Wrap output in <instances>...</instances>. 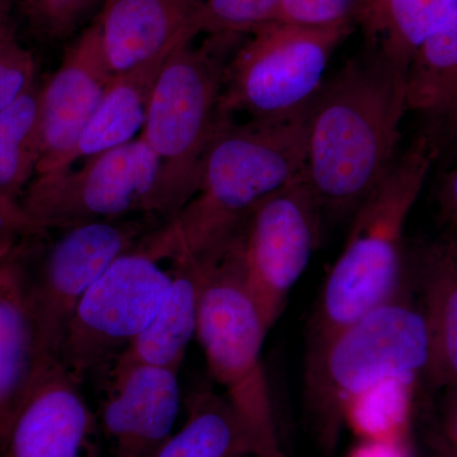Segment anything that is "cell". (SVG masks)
<instances>
[{
    "mask_svg": "<svg viewBox=\"0 0 457 457\" xmlns=\"http://www.w3.org/2000/svg\"><path fill=\"white\" fill-rule=\"evenodd\" d=\"M407 71L372 46L324 83L306 129V183L324 218L351 219L396 161Z\"/></svg>",
    "mask_w": 457,
    "mask_h": 457,
    "instance_id": "1",
    "label": "cell"
},
{
    "mask_svg": "<svg viewBox=\"0 0 457 457\" xmlns=\"http://www.w3.org/2000/svg\"><path fill=\"white\" fill-rule=\"evenodd\" d=\"M311 104L278 119L237 123L221 117L196 195L144 239L147 251L173 263L228 245L266 198L305 173Z\"/></svg>",
    "mask_w": 457,
    "mask_h": 457,
    "instance_id": "2",
    "label": "cell"
},
{
    "mask_svg": "<svg viewBox=\"0 0 457 457\" xmlns=\"http://www.w3.org/2000/svg\"><path fill=\"white\" fill-rule=\"evenodd\" d=\"M429 337L420 306L398 296L308 345L303 396L320 440L333 446L351 409L390 385L427 378Z\"/></svg>",
    "mask_w": 457,
    "mask_h": 457,
    "instance_id": "3",
    "label": "cell"
},
{
    "mask_svg": "<svg viewBox=\"0 0 457 457\" xmlns=\"http://www.w3.org/2000/svg\"><path fill=\"white\" fill-rule=\"evenodd\" d=\"M431 150L417 137L351 218L345 248L321 288L308 345L380 308L404 282V231L429 170Z\"/></svg>",
    "mask_w": 457,
    "mask_h": 457,
    "instance_id": "4",
    "label": "cell"
},
{
    "mask_svg": "<svg viewBox=\"0 0 457 457\" xmlns=\"http://www.w3.org/2000/svg\"><path fill=\"white\" fill-rule=\"evenodd\" d=\"M198 260L204 262V273L196 337L210 372L251 429L262 453L284 457L262 361L270 328L243 281L234 239Z\"/></svg>",
    "mask_w": 457,
    "mask_h": 457,
    "instance_id": "5",
    "label": "cell"
},
{
    "mask_svg": "<svg viewBox=\"0 0 457 457\" xmlns=\"http://www.w3.org/2000/svg\"><path fill=\"white\" fill-rule=\"evenodd\" d=\"M228 38L200 47L183 45L165 59L156 78L140 137L161 162V186L168 220L200 186L207 147L220 122L224 49ZM167 220V221H168Z\"/></svg>",
    "mask_w": 457,
    "mask_h": 457,
    "instance_id": "6",
    "label": "cell"
},
{
    "mask_svg": "<svg viewBox=\"0 0 457 457\" xmlns=\"http://www.w3.org/2000/svg\"><path fill=\"white\" fill-rule=\"evenodd\" d=\"M163 222L156 216L135 215L47 230L55 237L38 260L18 243L40 370L60 361L74 312L90 286Z\"/></svg>",
    "mask_w": 457,
    "mask_h": 457,
    "instance_id": "7",
    "label": "cell"
},
{
    "mask_svg": "<svg viewBox=\"0 0 457 457\" xmlns=\"http://www.w3.org/2000/svg\"><path fill=\"white\" fill-rule=\"evenodd\" d=\"M20 207L23 237L126 216L168 220L161 162L141 137L90 156L79 170L35 177Z\"/></svg>",
    "mask_w": 457,
    "mask_h": 457,
    "instance_id": "8",
    "label": "cell"
},
{
    "mask_svg": "<svg viewBox=\"0 0 457 457\" xmlns=\"http://www.w3.org/2000/svg\"><path fill=\"white\" fill-rule=\"evenodd\" d=\"M353 25L312 29L270 23L237 50L225 69L220 116L278 119L303 110L323 87L330 57Z\"/></svg>",
    "mask_w": 457,
    "mask_h": 457,
    "instance_id": "9",
    "label": "cell"
},
{
    "mask_svg": "<svg viewBox=\"0 0 457 457\" xmlns=\"http://www.w3.org/2000/svg\"><path fill=\"white\" fill-rule=\"evenodd\" d=\"M143 242L111 263L74 312L60 362L82 381L125 352L154 320L167 296L171 264L164 267L167 262Z\"/></svg>",
    "mask_w": 457,
    "mask_h": 457,
    "instance_id": "10",
    "label": "cell"
},
{
    "mask_svg": "<svg viewBox=\"0 0 457 457\" xmlns=\"http://www.w3.org/2000/svg\"><path fill=\"white\" fill-rule=\"evenodd\" d=\"M323 221L302 176L266 198L234 239L243 281L270 329L320 243Z\"/></svg>",
    "mask_w": 457,
    "mask_h": 457,
    "instance_id": "11",
    "label": "cell"
},
{
    "mask_svg": "<svg viewBox=\"0 0 457 457\" xmlns=\"http://www.w3.org/2000/svg\"><path fill=\"white\" fill-rule=\"evenodd\" d=\"M179 372L110 363L99 381L97 417L111 457H154L179 418Z\"/></svg>",
    "mask_w": 457,
    "mask_h": 457,
    "instance_id": "12",
    "label": "cell"
},
{
    "mask_svg": "<svg viewBox=\"0 0 457 457\" xmlns=\"http://www.w3.org/2000/svg\"><path fill=\"white\" fill-rule=\"evenodd\" d=\"M102 444L83 381L57 361L36 376L0 457H104Z\"/></svg>",
    "mask_w": 457,
    "mask_h": 457,
    "instance_id": "13",
    "label": "cell"
},
{
    "mask_svg": "<svg viewBox=\"0 0 457 457\" xmlns=\"http://www.w3.org/2000/svg\"><path fill=\"white\" fill-rule=\"evenodd\" d=\"M113 77L93 20L41 87L40 161L35 177L71 167L78 140Z\"/></svg>",
    "mask_w": 457,
    "mask_h": 457,
    "instance_id": "14",
    "label": "cell"
},
{
    "mask_svg": "<svg viewBox=\"0 0 457 457\" xmlns=\"http://www.w3.org/2000/svg\"><path fill=\"white\" fill-rule=\"evenodd\" d=\"M204 0H104L95 21L114 74L164 62L200 35Z\"/></svg>",
    "mask_w": 457,
    "mask_h": 457,
    "instance_id": "15",
    "label": "cell"
},
{
    "mask_svg": "<svg viewBox=\"0 0 457 457\" xmlns=\"http://www.w3.org/2000/svg\"><path fill=\"white\" fill-rule=\"evenodd\" d=\"M407 113L436 163L457 158V9L417 51L407 71Z\"/></svg>",
    "mask_w": 457,
    "mask_h": 457,
    "instance_id": "16",
    "label": "cell"
},
{
    "mask_svg": "<svg viewBox=\"0 0 457 457\" xmlns=\"http://www.w3.org/2000/svg\"><path fill=\"white\" fill-rule=\"evenodd\" d=\"M40 371L37 342L17 248L0 257V453Z\"/></svg>",
    "mask_w": 457,
    "mask_h": 457,
    "instance_id": "17",
    "label": "cell"
},
{
    "mask_svg": "<svg viewBox=\"0 0 457 457\" xmlns=\"http://www.w3.org/2000/svg\"><path fill=\"white\" fill-rule=\"evenodd\" d=\"M170 264V290L161 311L150 326L111 363L154 366L179 372L189 343L197 336L204 267L198 258Z\"/></svg>",
    "mask_w": 457,
    "mask_h": 457,
    "instance_id": "18",
    "label": "cell"
},
{
    "mask_svg": "<svg viewBox=\"0 0 457 457\" xmlns=\"http://www.w3.org/2000/svg\"><path fill=\"white\" fill-rule=\"evenodd\" d=\"M40 92L35 84L0 112V255L23 236L21 200L40 161Z\"/></svg>",
    "mask_w": 457,
    "mask_h": 457,
    "instance_id": "19",
    "label": "cell"
},
{
    "mask_svg": "<svg viewBox=\"0 0 457 457\" xmlns=\"http://www.w3.org/2000/svg\"><path fill=\"white\" fill-rule=\"evenodd\" d=\"M418 275L429 337L427 380L445 389L457 385V273L442 240L420 252Z\"/></svg>",
    "mask_w": 457,
    "mask_h": 457,
    "instance_id": "20",
    "label": "cell"
},
{
    "mask_svg": "<svg viewBox=\"0 0 457 457\" xmlns=\"http://www.w3.org/2000/svg\"><path fill=\"white\" fill-rule=\"evenodd\" d=\"M164 62L114 74L78 140L71 167L78 159H88L137 139L145 126L150 98Z\"/></svg>",
    "mask_w": 457,
    "mask_h": 457,
    "instance_id": "21",
    "label": "cell"
},
{
    "mask_svg": "<svg viewBox=\"0 0 457 457\" xmlns=\"http://www.w3.org/2000/svg\"><path fill=\"white\" fill-rule=\"evenodd\" d=\"M245 453L264 456L227 396L201 392L189 402L185 425L171 433L154 457H236Z\"/></svg>",
    "mask_w": 457,
    "mask_h": 457,
    "instance_id": "22",
    "label": "cell"
},
{
    "mask_svg": "<svg viewBox=\"0 0 457 457\" xmlns=\"http://www.w3.org/2000/svg\"><path fill=\"white\" fill-rule=\"evenodd\" d=\"M457 9V0H368L360 20L374 46L408 71L411 59Z\"/></svg>",
    "mask_w": 457,
    "mask_h": 457,
    "instance_id": "23",
    "label": "cell"
},
{
    "mask_svg": "<svg viewBox=\"0 0 457 457\" xmlns=\"http://www.w3.org/2000/svg\"><path fill=\"white\" fill-rule=\"evenodd\" d=\"M282 0H204L198 29L212 37H237L275 23Z\"/></svg>",
    "mask_w": 457,
    "mask_h": 457,
    "instance_id": "24",
    "label": "cell"
},
{
    "mask_svg": "<svg viewBox=\"0 0 457 457\" xmlns=\"http://www.w3.org/2000/svg\"><path fill=\"white\" fill-rule=\"evenodd\" d=\"M368 0H282L276 23L312 29L353 25Z\"/></svg>",
    "mask_w": 457,
    "mask_h": 457,
    "instance_id": "25",
    "label": "cell"
},
{
    "mask_svg": "<svg viewBox=\"0 0 457 457\" xmlns=\"http://www.w3.org/2000/svg\"><path fill=\"white\" fill-rule=\"evenodd\" d=\"M38 32L50 40H65L84 26L104 0H26Z\"/></svg>",
    "mask_w": 457,
    "mask_h": 457,
    "instance_id": "26",
    "label": "cell"
},
{
    "mask_svg": "<svg viewBox=\"0 0 457 457\" xmlns=\"http://www.w3.org/2000/svg\"><path fill=\"white\" fill-rule=\"evenodd\" d=\"M35 60L12 35L0 41V112L35 86Z\"/></svg>",
    "mask_w": 457,
    "mask_h": 457,
    "instance_id": "27",
    "label": "cell"
},
{
    "mask_svg": "<svg viewBox=\"0 0 457 457\" xmlns=\"http://www.w3.org/2000/svg\"><path fill=\"white\" fill-rule=\"evenodd\" d=\"M440 414V450L444 457H457V385L445 387Z\"/></svg>",
    "mask_w": 457,
    "mask_h": 457,
    "instance_id": "28",
    "label": "cell"
},
{
    "mask_svg": "<svg viewBox=\"0 0 457 457\" xmlns=\"http://www.w3.org/2000/svg\"><path fill=\"white\" fill-rule=\"evenodd\" d=\"M438 209L447 233L457 234V164L441 179L438 188Z\"/></svg>",
    "mask_w": 457,
    "mask_h": 457,
    "instance_id": "29",
    "label": "cell"
},
{
    "mask_svg": "<svg viewBox=\"0 0 457 457\" xmlns=\"http://www.w3.org/2000/svg\"><path fill=\"white\" fill-rule=\"evenodd\" d=\"M351 457H407L404 451L390 444V441L375 442V444L365 445L361 449L354 451Z\"/></svg>",
    "mask_w": 457,
    "mask_h": 457,
    "instance_id": "30",
    "label": "cell"
},
{
    "mask_svg": "<svg viewBox=\"0 0 457 457\" xmlns=\"http://www.w3.org/2000/svg\"><path fill=\"white\" fill-rule=\"evenodd\" d=\"M441 240L450 255L451 261H453L457 273V234L447 233Z\"/></svg>",
    "mask_w": 457,
    "mask_h": 457,
    "instance_id": "31",
    "label": "cell"
},
{
    "mask_svg": "<svg viewBox=\"0 0 457 457\" xmlns=\"http://www.w3.org/2000/svg\"><path fill=\"white\" fill-rule=\"evenodd\" d=\"M11 35L8 29V0H0V41Z\"/></svg>",
    "mask_w": 457,
    "mask_h": 457,
    "instance_id": "32",
    "label": "cell"
},
{
    "mask_svg": "<svg viewBox=\"0 0 457 457\" xmlns=\"http://www.w3.org/2000/svg\"><path fill=\"white\" fill-rule=\"evenodd\" d=\"M236 457H266V456L258 455V453H245V455H239V456H236Z\"/></svg>",
    "mask_w": 457,
    "mask_h": 457,
    "instance_id": "33",
    "label": "cell"
}]
</instances>
